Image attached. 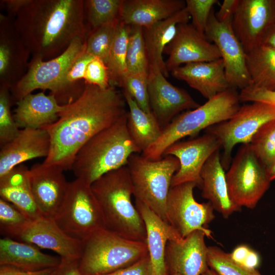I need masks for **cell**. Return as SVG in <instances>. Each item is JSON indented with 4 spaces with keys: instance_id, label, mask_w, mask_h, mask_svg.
<instances>
[{
    "instance_id": "obj_40",
    "label": "cell",
    "mask_w": 275,
    "mask_h": 275,
    "mask_svg": "<svg viewBox=\"0 0 275 275\" xmlns=\"http://www.w3.org/2000/svg\"><path fill=\"white\" fill-rule=\"evenodd\" d=\"M14 103L10 88L0 85V145L2 146L13 140L20 129L16 123L11 112Z\"/></svg>"
},
{
    "instance_id": "obj_47",
    "label": "cell",
    "mask_w": 275,
    "mask_h": 275,
    "mask_svg": "<svg viewBox=\"0 0 275 275\" xmlns=\"http://www.w3.org/2000/svg\"><path fill=\"white\" fill-rule=\"evenodd\" d=\"M231 254L234 259L248 267L256 268L260 263L257 253L245 245L236 248Z\"/></svg>"
},
{
    "instance_id": "obj_36",
    "label": "cell",
    "mask_w": 275,
    "mask_h": 275,
    "mask_svg": "<svg viewBox=\"0 0 275 275\" xmlns=\"http://www.w3.org/2000/svg\"><path fill=\"white\" fill-rule=\"evenodd\" d=\"M126 64L127 73L148 76L149 64L144 38L143 28L131 26Z\"/></svg>"
},
{
    "instance_id": "obj_54",
    "label": "cell",
    "mask_w": 275,
    "mask_h": 275,
    "mask_svg": "<svg viewBox=\"0 0 275 275\" xmlns=\"http://www.w3.org/2000/svg\"><path fill=\"white\" fill-rule=\"evenodd\" d=\"M202 275H218V274L214 270L209 268Z\"/></svg>"
},
{
    "instance_id": "obj_13",
    "label": "cell",
    "mask_w": 275,
    "mask_h": 275,
    "mask_svg": "<svg viewBox=\"0 0 275 275\" xmlns=\"http://www.w3.org/2000/svg\"><path fill=\"white\" fill-rule=\"evenodd\" d=\"M215 13L213 9L205 36L215 45L219 52L230 88L241 90L252 85L246 65V52L233 31L232 19L220 22Z\"/></svg>"
},
{
    "instance_id": "obj_30",
    "label": "cell",
    "mask_w": 275,
    "mask_h": 275,
    "mask_svg": "<svg viewBox=\"0 0 275 275\" xmlns=\"http://www.w3.org/2000/svg\"><path fill=\"white\" fill-rule=\"evenodd\" d=\"M28 167L19 164L0 177L1 198L12 204L30 219L42 216L34 200Z\"/></svg>"
},
{
    "instance_id": "obj_39",
    "label": "cell",
    "mask_w": 275,
    "mask_h": 275,
    "mask_svg": "<svg viewBox=\"0 0 275 275\" xmlns=\"http://www.w3.org/2000/svg\"><path fill=\"white\" fill-rule=\"evenodd\" d=\"M249 144L266 169L270 167L275 161V120L261 126Z\"/></svg>"
},
{
    "instance_id": "obj_25",
    "label": "cell",
    "mask_w": 275,
    "mask_h": 275,
    "mask_svg": "<svg viewBox=\"0 0 275 275\" xmlns=\"http://www.w3.org/2000/svg\"><path fill=\"white\" fill-rule=\"evenodd\" d=\"M190 15L186 7L171 17L146 28H143L144 38L149 64V70H159L169 76L163 60L166 47L172 41L180 23H188Z\"/></svg>"
},
{
    "instance_id": "obj_4",
    "label": "cell",
    "mask_w": 275,
    "mask_h": 275,
    "mask_svg": "<svg viewBox=\"0 0 275 275\" xmlns=\"http://www.w3.org/2000/svg\"><path fill=\"white\" fill-rule=\"evenodd\" d=\"M127 116V113L79 150L71 170L76 178L91 185L105 174L126 166L131 155L142 152L128 132Z\"/></svg>"
},
{
    "instance_id": "obj_44",
    "label": "cell",
    "mask_w": 275,
    "mask_h": 275,
    "mask_svg": "<svg viewBox=\"0 0 275 275\" xmlns=\"http://www.w3.org/2000/svg\"><path fill=\"white\" fill-rule=\"evenodd\" d=\"M86 82L105 89L110 86L108 70L101 59L95 57L88 64L84 76Z\"/></svg>"
},
{
    "instance_id": "obj_26",
    "label": "cell",
    "mask_w": 275,
    "mask_h": 275,
    "mask_svg": "<svg viewBox=\"0 0 275 275\" xmlns=\"http://www.w3.org/2000/svg\"><path fill=\"white\" fill-rule=\"evenodd\" d=\"M13 117L19 128H42L56 122L65 105L54 96L41 92L30 94L16 103Z\"/></svg>"
},
{
    "instance_id": "obj_15",
    "label": "cell",
    "mask_w": 275,
    "mask_h": 275,
    "mask_svg": "<svg viewBox=\"0 0 275 275\" xmlns=\"http://www.w3.org/2000/svg\"><path fill=\"white\" fill-rule=\"evenodd\" d=\"M274 22L275 0H240L232 26L247 53L262 43Z\"/></svg>"
},
{
    "instance_id": "obj_51",
    "label": "cell",
    "mask_w": 275,
    "mask_h": 275,
    "mask_svg": "<svg viewBox=\"0 0 275 275\" xmlns=\"http://www.w3.org/2000/svg\"><path fill=\"white\" fill-rule=\"evenodd\" d=\"M1 2L5 7L8 16L15 18L19 12L29 3L30 0H5Z\"/></svg>"
},
{
    "instance_id": "obj_20",
    "label": "cell",
    "mask_w": 275,
    "mask_h": 275,
    "mask_svg": "<svg viewBox=\"0 0 275 275\" xmlns=\"http://www.w3.org/2000/svg\"><path fill=\"white\" fill-rule=\"evenodd\" d=\"M30 53L12 18L0 15V85L11 88L26 73Z\"/></svg>"
},
{
    "instance_id": "obj_46",
    "label": "cell",
    "mask_w": 275,
    "mask_h": 275,
    "mask_svg": "<svg viewBox=\"0 0 275 275\" xmlns=\"http://www.w3.org/2000/svg\"><path fill=\"white\" fill-rule=\"evenodd\" d=\"M100 275H153L149 255L125 267Z\"/></svg>"
},
{
    "instance_id": "obj_3",
    "label": "cell",
    "mask_w": 275,
    "mask_h": 275,
    "mask_svg": "<svg viewBox=\"0 0 275 275\" xmlns=\"http://www.w3.org/2000/svg\"><path fill=\"white\" fill-rule=\"evenodd\" d=\"M91 186L105 229L126 239L146 242L144 222L131 201L133 189L127 166L105 174Z\"/></svg>"
},
{
    "instance_id": "obj_52",
    "label": "cell",
    "mask_w": 275,
    "mask_h": 275,
    "mask_svg": "<svg viewBox=\"0 0 275 275\" xmlns=\"http://www.w3.org/2000/svg\"><path fill=\"white\" fill-rule=\"evenodd\" d=\"M262 43L275 48V22L266 33Z\"/></svg>"
},
{
    "instance_id": "obj_56",
    "label": "cell",
    "mask_w": 275,
    "mask_h": 275,
    "mask_svg": "<svg viewBox=\"0 0 275 275\" xmlns=\"http://www.w3.org/2000/svg\"><path fill=\"white\" fill-rule=\"evenodd\" d=\"M170 275H180V274H179L178 273H172V274H171Z\"/></svg>"
},
{
    "instance_id": "obj_21",
    "label": "cell",
    "mask_w": 275,
    "mask_h": 275,
    "mask_svg": "<svg viewBox=\"0 0 275 275\" xmlns=\"http://www.w3.org/2000/svg\"><path fill=\"white\" fill-rule=\"evenodd\" d=\"M205 236L204 231L196 230L180 240L168 242L165 261L170 275H202L209 268Z\"/></svg>"
},
{
    "instance_id": "obj_45",
    "label": "cell",
    "mask_w": 275,
    "mask_h": 275,
    "mask_svg": "<svg viewBox=\"0 0 275 275\" xmlns=\"http://www.w3.org/2000/svg\"><path fill=\"white\" fill-rule=\"evenodd\" d=\"M239 96L240 102H262L275 105V90L250 86L241 90Z\"/></svg>"
},
{
    "instance_id": "obj_1",
    "label": "cell",
    "mask_w": 275,
    "mask_h": 275,
    "mask_svg": "<svg viewBox=\"0 0 275 275\" xmlns=\"http://www.w3.org/2000/svg\"><path fill=\"white\" fill-rule=\"evenodd\" d=\"M126 106L123 94L116 87L103 89L85 81L80 95L65 105L58 120L42 128L50 139L49 152L43 163L71 170L79 150L127 114Z\"/></svg>"
},
{
    "instance_id": "obj_34",
    "label": "cell",
    "mask_w": 275,
    "mask_h": 275,
    "mask_svg": "<svg viewBox=\"0 0 275 275\" xmlns=\"http://www.w3.org/2000/svg\"><path fill=\"white\" fill-rule=\"evenodd\" d=\"M130 29V26L120 21L106 64L110 86L120 87L127 74L126 57Z\"/></svg>"
},
{
    "instance_id": "obj_27",
    "label": "cell",
    "mask_w": 275,
    "mask_h": 275,
    "mask_svg": "<svg viewBox=\"0 0 275 275\" xmlns=\"http://www.w3.org/2000/svg\"><path fill=\"white\" fill-rule=\"evenodd\" d=\"M224 170L218 149L209 157L202 169L201 188L202 197L211 204L214 210L227 218L240 211L241 208L230 198Z\"/></svg>"
},
{
    "instance_id": "obj_35",
    "label": "cell",
    "mask_w": 275,
    "mask_h": 275,
    "mask_svg": "<svg viewBox=\"0 0 275 275\" xmlns=\"http://www.w3.org/2000/svg\"><path fill=\"white\" fill-rule=\"evenodd\" d=\"M122 0H85L86 22L91 31L120 19Z\"/></svg>"
},
{
    "instance_id": "obj_2",
    "label": "cell",
    "mask_w": 275,
    "mask_h": 275,
    "mask_svg": "<svg viewBox=\"0 0 275 275\" xmlns=\"http://www.w3.org/2000/svg\"><path fill=\"white\" fill-rule=\"evenodd\" d=\"M32 56L47 61L62 54L76 38L89 31L83 0H30L14 19Z\"/></svg>"
},
{
    "instance_id": "obj_9",
    "label": "cell",
    "mask_w": 275,
    "mask_h": 275,
    "mask_svg": "<svg viewBox=\"0 0 275 275\" xmlns=\"http://www.w3.org/2000/svg\"><path fill=\"white\" fill-rule=\"evenodd\" d=\"M226 177L232 201L240 208L250 209L256 207L271 181L250 144H242L239 148Z\"/></svg>"
},
{
    "instance_id": "obj_12",
    "label": "cell",
    "mask_w": 275,
    "mask_h": 275,
    "mask_svg": "<svg viewBox=\"0 0 275 275\" xmlns=\"http://www.w3.org/2000/svg\"><path fill=\"white\" fill-rule=\"evenodd\" d=\"M197 184L185 182L170 189L167 211L170 224L184 238L196 230L204 231L211 236L207 227L215 218L214 208L209 202L200 203L194 198L193 190Z\"/></svg>"
},
{
    "instance_id": "obj_48",
    "label": "cell",
    "mask_w": 275,
    "mask_h": 275,
    "mask_svg": "<svg viewBox=\"0 0 275 275\" xmlns=\"http://www.w3.org/2000/svg\"><path fill=\"white\" fill-rule=\"evenodd\" d=\"M239 2L240 0H224L218 11L215 13L217 20L224 22L232 19Z\"/></svg>"
},
{
    "instance_id": "obj_22",
    "label": "cell",
    "mask_w": 275,
    "mask_h": 275,
    "mask_svg": "<svg viewBox=\"0 0 275 275\" xmlns=\"http://www.w3.org/2000/svg\"><path fill=\"white\" fill-rule=\"evenodd\" d=\"M50 147V136L45 129H20L13 140L1 146L0 177L27 160L46 158Z\"/></svg>"
},
{
    "instance_id": "obj_6",
    "label": "cell",
    "mask_w": 275,
    "mask_h": 275,
    "mask_svg": "<svg viewBox=\"0 0 275 275\" xmlns=\"http://www.w3.org/2000/svg\"><path fill=\"white\" fill-rule=\"evenodd\" d=\"M148 255L146 242L129 240L102 229L83 242L78 265L84 275L104 274L128 266Z\"/></svg>"
},
{
    "instance_id": "obj_16",
    "label": "cell",
    "mask_w": 275,
    "mask_h": 275,
    "mask_svg": "<svg viewBox=\"0 0 275 275\" xmlns=\"http://www.w3.org/2000/svg\"><path fill=\"white\" fill-rule=\"evenodd\" d=\"M159 70H149L148 94L151 112L162 129L184 111L200 105L185 90L170 82Z\"/></svg>"
},
{
    "instance_id": "obj_10",
    "label": "cell",
    "mask_w": 275,
    "mask_h": 275,
    "mask_svg": "<svg viewBox=\"0 0 275 275\" xmlns=\"http://www.w3.org/2000/svg\"><path fill=\"white\" fill-rule=\"evenodd\" d=\"M275 120V105L253 102L240 106L229 120L206 130L214 135L223 148L221 162L224 169L229 167L233 148L238 144H249L258 130L265 123Z\"/></svg>"
},
{
    "instance_id": "obj_18",
    "label": "cell",
    "mask_w": 275,
    "mask_h": 275,
    "mask_svg": "<svg viewBox=\"0 0 275 275\" xmlns=\"http://www.w3.org/2000/svg\"><path fill=\"white\" fill-rule=\"evenodd\" d=\"M164 53L168 56L165 64L169 72L182 65L211 62L221 58L215 45L188 23L178 25L175 36Z\"/></svg>"
},
{
    "instance_id": "obj_53",
    "label": "cell",
    "mask_w": 275,
    "mask_h": 275,
    "mask_svg": "<svg viewBox=\"0 0 275 275\" xmlns=\"http://www.w3.org/2000/svg\"><path fill=\"white\" fill-rule=\"evenodd\" d=\"M266 172L270 181L275 179V161L270 167L266 169Z\"/></svg>"
},
{
    "instance_id": "obj_37",
    "label": "cell",
    "mask_w": 275,
    "mask_h": 275,
    "mask_svg": "<svg viewBox=\"0 0 275 275\" xmlns=\"http://www.w3.org/2000/svg\"><path fill=\"white\" fill-rule=\"evenodd\" d=\"M207 264L218 275H262L257 268L240 263L231 253L216 246H208Z\"/></svg>"
},
{
    "instance_id": "obj_33",
    "label": "cell",
    "mask_w": 275,
    "mask_h": 275,
    "mask_svg": "<svg viewBox=\"0 0 275 275\" xmlns=\"http://www.w3.org/2000/svg\"><path fill=\"white\" fill-rule=\"evenodd\" d=\"M94 58L85 51L72 64L54 96L60 105L69 104L80 95L85 86L84 76L87 67Z\"/></svg>"
},
{
    "instance_id": "obj_55",
    "label": "cell",
    "mask_w": 275,
    "mask_h": 275,
    "mask_svg": "<svg viewBox=\"0 0 275 275\" xmlns=\"http://www.w3.org/2000/svg\"><path fill=\"white\" fill-rule=\"evenodd\" d=\"M268 90H275V82L273 84V85L271 86L270 88Z\"/></svg>"
},
{
    "instance_id": "obj_8",
    "label": "cell",
    "mask_w": 275,
    "mask_h": 275,
    "mask_svg": "<svg viewBox=\"0 0 275 275\" xmlns=\"http://www.w3.org/2000/svg\"><path fill=\"white\" fill-rule=\"evenodd\" d=\"M53 219L67 235L81 242L105 229L101 208L91 185L78 178L69 182L64 200Z\"/></svg>"
},
{
    "instance_id": "obj_7",
    "label": "cell",
    "mask_w": 275,
    "mask_h": 275,
    "mask_svg": "<svg viewBox=\"0 0 275 275\" xmlns=\"http://www.w3.org/2000/svg\"><path fill=\"white\" fill-rule=\"evenodd\" d=\"M133 195L169 223L167 202L173 176L179 168L175 156L166 155L157 160L135 153L128 159Z\"/></svg>"
},
{
    "instance_id": "obj_29",
    "label": "cell",
    "mask_w": 275,
    "mask_h": 275,
    "mask_svg": "<svg viewBox=\"0 0 275 275\" xmlns=\"http://www.w3.org/2000/svg\"><path fill=\"white\" fill-rule=\"evenodd\" d=\"M61 261L60 257L43 253L35 245L7 237L0 239V265L38 271L56 268Z\"/></svg>"
},
{
    "instance_id": "obj_38",
    "label": "cell",
    "mask_w": 275,
    "mask_h": 275,
    "mask_svg": "<svg viewBox=\"0 0 275 275\" xmlns=\"http://www.w3.org/2000/svg\"><path fill=\"white\" fill-rule=\"evenodd\" d=\"M120 19L90 31L85 41V51L106 64Z\"/></svg>"
},
{
    "instance_id": "obj_50",
    "label": "cell",
    "mask_w": 275,
    "mask_h": 275,
    "mask_svg": "<svg viewBox=\"0 0 275 275\" xmlns=\"http://www.w3.org/2000/svg\"><path fill=\"white\" fill-rule=\"evenodd\" d=\"M78 260H62L50 275H84L79 269Z\"/></svg>"
},
{
    "instance_id": "obj_31",
    "label": "cell",
    "mask_w": 275,
    "mask_h": 275,
    "mask_svg": "<svg viewBox=\"0 0 275 275\" xmlns=\"http://www.w3.org/2000/svg\"><path fill=\"white\" fill-rule=\"evenodd\" d=\"M122 94L128 108L127 128L134 143L143 152L160 136L162 128L152 113L142 109L125 91Z\"/></svg>"
},
{
    "instance_id": "obj_28",
    "label": "cell",
    "mask_w": 275,
    "mask_h": 275,
    "mask_svg": "<svg viewBox=\"0 0 275 275\" xmlns=\"http://www.w3.org/2000/svg\"><path fill=\"white\" fill-rule=\"evenodd\" d=\"M183 0H122L120 19L130 26L148 28L185 7Z\"/></svg>"
},
{
    "instance_id": "obj_24",
    "label": "cell",
    "mask_w": 275,
    "mask_h": 275,
    "mask_svg": "<svg viewBox=\"0 0 275 275\" xmlns=\"http://www.w3.org/2000/svg\"><path fill=\"white\" fill-rule=\"evenodd\" d=\"M172 76L182 80L209 99L231 88L222 59L186 64L173 69Z\"/></svg>"
},
{
    "instance_id": "obj_11",
    "label": "cell",
    "mask_w": 275,
    "mask_h": 275,
    "mask_svg": "<svg viewBox=\"0 0 275 275\" xmlns=\"http://www.w3.org/2000/svg\"><path fill=\"white\" fill-rule=\"evenodd\" d=\"M85 41L76 38L62 54L49 60L32 56L26 73L10 88L13 102L37 89L48 90L54 96L72 64L85 51Z\"/></svg>"
},
{
    "instance_id": "obj_43",
    "label": "cell",
    "mask_w": 275,
    "mask_h": 275,
    "mask_svg": "<svg viewBox=\"0 0 275 275\" xmlns=\"http://www.w3.org/2000/svg\"><path fill=\"white\" fill-rule=\"evenodd\" d=\"M218 0H186V8L191 19L193 26L200 34L205 35L210 14Z\"/></svg>"
},
{
    "instance_id": "obj_14",
    "label": "cell",
    "mask_w": 275,
    "mask_h": 275,
    "mask_svg": "<svg viewBox=\"0 0 275 275\" xmlns=\"http://www.w3.org/2000/svg\"><path fill=\"white\" fill-rule=\"evenodd\" d=\"M221 147L216 137L207 133L191 140L178 141L169 146L163 156H174L179 161V168L173 177L171 187L193 182L201 188L202 169L209 157Z\"/></svg>"
},
{
    "instance_id": "obj_32",
    "label": "cell",
    "mask_w": 275,
    "mask_h": 275,
    "mask_svg": "<svg viewBox=\"0 0 275 275\" xmlns=\"http://www.w3.org/2000/svg\"><path fill=\"white\" fill-rule=\"evenodd\" d=\"M246 65L251 86L269 89L275 82V48L258 45L246 53Z\"/></svg>"
},
{
    "instance_id": "obj_42",
    "label": "cell",
    "mask_w": 275,
    "mask_h": 275,
    "mask_svg": "<svg viewBox=\"0 0 275 275\" xmlns=\"http://www.w3.org/2000/svg\"><path fill=\"white\" fill-rule=\"evenodd\" d=\"M148 76L127 73L120 87L134 100L139 106L148 113H152L148 94Z\"/></svg>"
},
{
    "instance_id": "obj_41",
    "label": "cell",
    "mask_w": 275,
    "mask_h": 275,
    "mask_svg": "<svg viewBox=\"0 0 275 275\" xmlns=\"http://www.w3.org/2000/svg\"><path fill=\"white\" fill-rule=\"evenodd\" d=\"M32 221L12 204L0 199V231L11 238Z\"/></svg>"
},
{
    "instance_id": "obj_23",
    "label": "cell",
    "mask_w": 275,
    "mask_h": 275,
    "mask_svg": "<svg viewBox=\"0 0 275 275\" xmlns=\"http://www.w3.org/2000/svg\"><path fill=\"white\" fill-rule=\"evenodd\" d=\"M135 206L146 227V241L153 275H170L165 261L167 244L169 241L180 240L183 237L170 223L163 220L142 202L135 200Z\"/></svg>"
},
{
    "instance_id": "obj_49",
    "label": "cell",
    "mask_w": 275,
    "mask_h": 275,
    "mask_svg": "<svg viewBox=\"0 0 275 275\" xmlns=\"http://www.w3.org/2000/svg\"><path fill=\"white\" fill-rule=\"evenodd\" d=\"M54 268H47L38 271H29L11 265H1L0 275H50Z\"/></svg>"
},
{
    "instance_id": "obj_17",
    "label": "cell",
    "mask_w": 275,
    "mask_h": 275,
    "mask_svg": "<svg viewBox=\"0 0 275 275\" xmlns=\"http://www.w3.org/2000/svg\"><path fill=\"white\" fill-rule=\"evenodd\" d=\"M11 239L51 250L63 261L78 260L83 245V242L64 232L52 218L43 216L31 221Z\"/></svg>"
},
{
    "instance_id": "obj_19",
    "label": "cell",
    "mask_w": 275,
    "mask_h": 275,
    "mask_svg": "<svg viewBox=\"0 0 275 275\" xmlns=\"http://www.w3.org/2000/svg\"><path fill=\"white\" fill-rule=\"evenodd\" d=\"M64 170L56 165L36 163L29 169V178L36 204L42 216L52 218L63 202L69 182Z\"/></svg>"
},
{
    "instance_id": "obj_5",
    "label": "cell",
    "mask_w": 275,
    "mask_h": 275,
    "mask_svg": "<svg viewBox=\"0 0 275 275\" xmlns=\"http://www.w3.org/2000/svg\"><path fill=\"white\" fill-rule=\"evenodd\" d=\"M239 93L229 88L208 99L198 107L175 117L162 129L157 140L142 152L151 160L163 157L165 150L187 136H195L204 129L230 119L240 107Z\"/></svg>"
}]
</instances>
